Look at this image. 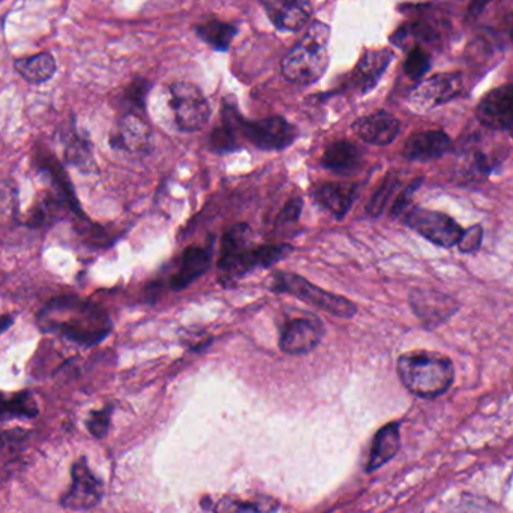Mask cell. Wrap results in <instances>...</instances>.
<instances>
[{
  "label": "cell",
  "mask_w": 513,
  "mask_h": 513,
  "mask_svg": "<svg viewBox=\"0 0 513 513\" xmlns=\"http://www.w3.org/2000/svg\"><path fill=\"white\" fill-rule=\"evenodd\" d=\"M303 201L302 198H291L282 207L281 213L278 216V222L285 224V222H294L299 219L300 213H302Z\"/></svg>",
  "instance_id": "836d02e7"
},
{
  "label": "cell",
  "mask_w": 513,
  "mask_h": 513,
  "mask_svg": "<svg viewBox=\"0 0 513 513\" xmlns=\"http://www.w3.org/2000/svg\"><path fill=\"white\" fill-rule=\"evenodd\" d=\"M198 38L215 50H227L236 35V26L219 20H209L195 27Z\"/></svg>",
  "instance_id": "4316f807"
},
{
  "label": "cell",
  "mask_w": 513,
  "mask_h": 513,
  "mask_svg": "<svg viewBox=\"0 0 513 513\" xmlns=\"http://www.w3.org/2000/svg\"><path fill=\"white\" fill-rule=\"evenodd\" d=\"M209 266V249L197 248V246L185 249L180 258L179 270L171 276V288L176 291L183 290L195 279L200 278L203 273H206Z\"/></svg>",
  "instance_id": "44dd1931"
},
{
  "label": "cell",
  "mask_w": 513,
  "mask_h": 513,
  "mask_svg": "<svg viewBox=\"0 0 513 513\" xmlns=\"http://www.w3.org/2000/svg\"><path fill=\"white\" fill-rule=\"evenodd\" d=\"M356 194V185H344V183H323L315 186L312 192L314 200L321 207L329 210L336 219H342L347 215Z\"/></svg>",
  "instance_id": "d6986e66"
},
{
  "label": "cell",
  "mask_w": 513,
  "mask_h": 513,
  "mask_svg": "<svg viewBox=\"0 0 513 513\" xmlns=\"http://www.w3.org/2000/svg\"><path fill=\"white\" fill-rule=\"evenodd\" d=\"M63 153L66 161L81 171L93 170L92 144L89 138L83 137L71 123L68 131L63 134Z\"/></svg>",
  "instance_id": "d4e9b609"
},
{
  "label": "cell",
  "mask_w": 513,
  "mask_h": 513,
  "mask_svg": "<svg viewBox=\"0 0 513 513\" xmlns=\"http://www.w3.org/2000/svg\"><path fill=\"white\" fill-rule=\"evenodd\" d=\"M255 267H261L260 246L252 245L251 228L246 224L228 228L222 236L218 261L219 282L225 287H231Z\"/></svg>",
  "instance_id": "277c9868"
},
{
  "label": "cell",
  "mask_w": 513,
  "mask_h": 513,
  "mask_svg": "<svg viewBox=\"0 0 513 513\" xmlns=\"http://www.w3.org/2000/svg\"><path fill=\"white\" fill-rule=\"evenodd\" d=\"M12 324H14V317H12V315H3V317H0V335L5 333Z\"/></svg>",
  "instance_id": "e575fe53"
},
{
  "label": "cell",
  "mask_w": 513,
  "mask_h": 513,
  "mask_svg": "<svg viewBox=\"0 0 513 513\" xmlns=\"http://www.w3.org/2000/svg\"><path fill=\"white\" fill-rule=\"evenodd\" d=\"M402 384L419 398L434 399L452 386L455 371L449 357L429 351H413L398 359Z\"/></svg>",
  "instance_id": "7a4b0ae2"
},
{
  "label": "cell",
  "mask_w": 513,
  "mask_h": 513,
  "mask_svg": "<svg viewBox=\"0 0 513 513\" xmlns=\"http://www.w3.org/2000/svg\"><path fill=\"white\" fill-rule=\"evenodd\" d=\"M170 104L177 126L182 131H200L209 120V102L203 92L194 84L183 83V81L171 84Z\"/></svg>",
  "instance_id": "8992f818"
},
{
  "label": "cell",
  "mask_w": 513,
  "mask_h": 513,
  "mask_svg": "<svg viewBox=\"0 0 513 513\" xmlns=\"http://www.w3.org/2000/svg\"><path fill=\"white\" fill-rule=\"evenodd\" d=\"M240 137L261 150H282L297 137V129L284 117L273 116L263 120L237 119Z\"/></svg>",
  "instance_id": "52a82bcc"
},
{
  "label": "cell",
  "mask_w": 513,
  "mask_h": 513,
  "mask_svg": "<svg viewBox=\"0 0 513 513\" xmlns=\"http://www.w3.org/2000/svg\"><path fill=\"white\" fill-rule=\"evenodd\" d=\"M278 507L275 500L261 498L258 501H239L224 497L215 506V513H270Z\"/></svg>",
  "instance_id": "83f0119b"
},
{
  "label": "cell",
  "mask_w": 513,
  "mask_h": 513,
  "mask_svg": "<svg viewBox=\"0 0 513 513\" xmlns=\"http://www.w3.org/2000/svg\"><path fill=\"white\" fill-rule=\"evenodd\" d=\"M150 84L147 83L143 78H137L132 81L128 87H126L125 93H123V99L126 104L131 108H137V110H143L144 104H146L147 92H149Z\"/></svg>",
  "instance_id": "1f68e13d"
},
{
  "label": "cell",
  "mask_w": 513,
  "mask_h": 513,
  "mask_svg": "<svg viewBox=\"0 0 513 513\" xmlns=\"http://www.w3.org/2000/svg\"><path fill=\"white\" fill-rule=\"evenodd\" d=\"M111 411L113 407L107 405L102 410L92 411L87 419L86 426L90 434L96 438H104L107 435L108 428H110Z\"/></svg>",
  "instance_id": "4dcf8cb0"
},
{
  "label": "cell",
  "mask_w": 513,
  "mask_h": 513,
  "mask_svg": "<svg viewBox=\"0 0 513 513\" xmlns=\"http://www.w3.org/2000/svg\"><path fill=\"white\" fill-rule=\"evenodd\" d=\"M267 17L284 32H296L305 27L312 14L309 0H260Z\"/></svg>",
  "instance_id": "5bb4252c"
},
{
  "label": "cell",
  "mask_w": 513,
  "mask_h": 513,
  "mask_svg": "<svg viewBox=\"0 0 513 513\" xmlns=\"http://www.w3.org/2000/svg\"><path fill=\"white\" fill-rule=\"evenodd\" d=\"M429 66H431L429 54L425 53L420 47L411 48L407 60H405V74H407L411 80H420V78L426 74V71H428Z\"/></svg>",
  "instance_id": "f1b7e54d"
},
{
  "label": "cell",
  "mask_w": 513,
  "mask_h": 513,
  "mask_svg": "<svg viewBox=\"0 0 513 513\" xmlns=\"http://www.w3.org/2000/svg\"><path fill=\"white\" fill-rule=\"evenodd\" d=\"M36 164H38L39 171L44 173L45 176L50 180L51 186L56 191V197L71 210L72 213L78 216V218H84L83 210H81L80 203H78L77 195H75L74 188H72L71 179H69L68 173L65 168L62 167L60 162L54 158L51 153H42L36 158Z\"/></svg>",
  "instance_id": "2e32d148"
},
{
  "label": "cell",
  "mask_w": 513,
  "mask_h": 513,
  "mask_svg": "<svg viewBox=\"0 0 513 513\" xmlns=\"http://www.w3.org/2000/svg\"><path fill=\"white\" fill-rule=\"evenodd\" d=\"M452 149L450 138L443 131H423L411 135L404 146V156L410 161H432Z\"/></svg>",
  "instance_id": "e0dca14e"
},
{
  "label": "cell",
  "mask_w": 513,
  "mask_h": 513,
  "mask_svg": "<svg viewBox=\"0 0 513 513\" xmlns=\"http://www.w3.org/2000/svg\"><path fill=\"white\" fill-rule=\"evenodd\" d=\"M462 90L459 74H437L414 87L408 96V104L413 110L428 111L456 98Z\"/></svg>",
  "instance_id": "9c48e42d"
},
{
  "label": "cell",
  "mask_w": 513,
  "mask_h": 513,
  "mask_svg": "<svg viewBox=\"0 0 513 513\" xmlns=\"http://www.w3.org/2000/svg\"><path fill=\"white\" fill-rule=\"evenodd\" d=\"M239 113L233 107L224 108L222 125L216 126L209 137V147L212 152L228 153L240 147V132L237 126Z\"/></svg>",
  "instance_id": "cb8c5ba5"
},
{
  "label": "cell",
  "mask_w": 513,
  "mask_h": 513,
  "mask_svg": "<svg viewBox=\"0 0 513 513\" xmlns=\"http://www.w3.org/2000/svg\"><path fill=\"white\" fill-rule=\"evenodd\" d=\"M362 161V150L347 140L335 141L324 150L321 164L333 173L347 174L356 170Z\"/></svg>",
  "instance_id": "7402d4cb"
},
{
  "label": "cell",
  "mask_w": 513,
  "mask_h": 513,
  "mask_svg": "<svg viewBox=\"0 0 513 513\" xmlns=\"http://www.w3.org/2000/svg\"><path fill=\"white\" fill-rule=\"evenodd\" d=\"M327 42L329 27L320 21L311 24L306 35L282 59L284 77L296 84L315 83L324 74L329 63Z\"/></svg>",
  "instance_id": "3957f363"
},
{
  "label": "cell",
  "mask_w": 513,
  "mask_h": 513,
  "mask_svg": "<svg viewBox=\"0 0 513 513\" xmlns=\"http://www.w3.org/2000/svg\"><path fill=\"white\" fill-rule=\"evenodd\" d=\"M14 68L27 83L42 84L47 83L54 77L57 71V63L53 54L42 51V53L20 57V59L15 60Z\"/></svg>",
  "instance_id": "603a6c76"
},
{
  "label": "cell",
  "mask_w": 513,
  "mask_h": 513,
  "mask_svg": "<svg viewBox=\"0 0 513 513\" xmlns=\"http://www.w3.org/2000/svg\"><path fill=\"white\" fill-rule=\"evenodd\" d=\"M405 224L429 242L443 248H452L461 240L462 228L449 215L437 210L411 209L405 215Z\"/></svg>",
  "instance_id": "ba28073f"
},
{
  "label": "cell",
  "mask_w": 513,
  "mask_h": 513,
  "mask_svg": "<svg viewBox=\"0 0 513 513\" xmlns=\"http://www.w3.org/2000/svg\"><path fill=\"white\" fill-rule=\"evenodd\" d=\"M104 486L90 471L86 459L81 458L72 467V486L62 497V504L72 510H87L95 507L102 498Z\"/></svg>",
  "instance_id": "30bf717a"
},
{
  "label": "cell",
  "mask_w": 513,
  "mask_h": 513,
  "mask_svg": "<svg viewBox=\"0 0 513 513\" xmlns=\"http://www.w3.org/2000/svg\"><path fill=\"white\" fill-rule=\"evenodd\" d=\"M510 38H512V42H513V23H512V27H510Z\"/></svg>",
  "instance_id": "8d00e7d4"
},
{
  "label": "cell",
  "mask_w": 513,
  "mask_h": 513,
  "mask_svg": "<svg viewBox=\"0 0 513 513\" xmlns=\"http://www.w3.org/2000/svg\"><path fill=\"white\" fill-rule=\"evenodd\" d=\"M150 128L146 120L138 113L128 111L120 117L116 129L111 134L110 144L114 149L126 150L129 153H143L150 146Z\"/></svg>",
  "instance_id": "4fadbf2b"
},
{
  "label": "cell",
  "mask_w": 513,
  "mask_h": 513,
  "mask_svg": "<svg viewBox=\"0 0 513 513\" xmlns=\"http://www.w3.org/2000/svg\"><path fill=\"white\" fill-rule=\"evenodd\" d=\"M353 131L360 140L375 146H387L398 137L401 123L386 111H375L353 123Z\"/></svg>",
  "instance_id": "9a60e30c"
},
{
  "label": "cell",
  "mask_w": 513,
  "mask_h": 513,
  "mask_svg": "<svg viewBox=\"0 0 513 513\" xmlns=\"http://www.w3.org/2000/svg\"><path fill=\"white\" fill-rule=\"evenodd\" d=\"M270 288L275 293L290 294V296L309 303L321 311L329 312L335 317L353 318L357 312L356 305L351 300L323 290L296 273L276 272L273 275Z\"/></svg>",
  "instance_id": "5b68a950"
},
{
  "label": "cell",
  "mask_w": 513,
  "mask_h": 513,
  "mask_svg": "<svg viewBox=\"0 0 513 513\" xmlns=\"http://www.w3.org/2000/svg\"><path fill=\"white\" fill-rule=\"evenodd\" d=\"M396 185V177L393 174H389V176L384 179V182L381 183L380 188L377 189L374 195H372L371 200H369L368 206H366V212L371 216L380 215L383 212L384 207H386L387 201H389L390 195L395 191Z\"/></svg>",
  "instance_id": "f546056e"
},
{
  "label": "cell",
  "mask_w": 513,
  "mask_h": 513,
  "mask_svg": "<svg viewBox=\"0 0 513 513\" xmlns=\"http://www.w3.org/2000/svg\"><path fill=\"white\" fill-rule=\"evenodd\" d=\"M401 447V434H399V423H387L375 434L372 441L371 450H369L368 462H366V471L378 470L383 467L390 459L395 458Z\"/></svg>",
  "instance_id": "ffe728a7"
},
{
  "label": "cell",
  "mask_w": 513,
  "mask_h": 513,
  "mask_svg": "<svg viewBox=\"0 0 513 513\" xmlns=\"http://www.w3.org/2000/svg\"><path fill=\"white\" fill-rule=\"evenodd\" d=\"M323 335L324 326L318 318H293L282 327L279 348L287 354L311 353L320 344Z\"/></svg>",
  "instance_id": "8fae6325"
},
{
  "label": "cell",
  "mask_w": 513,
  "mask_h": 513,
  "mask_svg": "<svg viewBox=\"0 0 513 513\" xmlns=\"http://www.w3.org/2000/svg\"><path fill=\"white\" fill-rule=\"evenodd\" d=\"M42 332L57 333L80 345L99 344L111 332L108 315L80 297L62 296L48 302L38 315Z\"/></svg>",
  "instance_id": "6da1fadb"
},
{
  "label": "cell",
  "mask_w": 513,
  "mask_h": 513,
  "mask_svg": "<svg viewBox=\"0 0 513 513\" xmlns=\"http://www.w3.org/2000/svg\"><path fill=\"white\" fill-rule=\"evenodd\" d=\"M489 0H473V5H471V9L473 12H480V9L488 3Z\"/></svg>",
  "instance_id": "d590c367"
},
{
  "label": "cell",
  "mask_w": 513,
  "mask_h": 513,
  "mask_svg": "<svg viewBox=\"0 0 513 513\" xmlns=\"http://www.w3.org/2000/svg\"><path fill=\"white\" fill-rule=\"evenodd\" d=\"M480 242H482V227L473 225L467 231H462L458 246L462 252H474L479 249Z\"/></svg>",
  "instance_id": "d6a6232c"
},
{
  "label": "cell",
  "mask_w": 513,
  "mask_h": 513,
  "mask_svg": "<svg viewBox=\"0 0 513 513\" xmlns=\"http://www.w3.org/2000/svg\"><path fill=\"white\" fill-rule=\"evenodd\" d=\"M392 59L393 53L387 48L368 51L351 74V83L359 89L360 93L369 92L374 89Z\"/></svg>",
  "instance_id": "ac0fdd59"
},
{
  "label": "cell",
  "mask_w": 513,
  "mask_h": 513,
  "mask_svg": "<svg viewBox=\"0 0 513 513\" xmlns=\"http://www.w3.org/2000/svg\"><path fill=\"white\" fill-rule=\"evenodd\" d=\"M476 116L486 128L495 131L513 129V84L486 93L477 105Z\"/></svg>",
  "instance_id": "7c38bea8"
},
{
  "label": "cell",
  "mask_w": 513,
  "mask_h": 513,
  "mask_svg": "<svg viewBox=\"0 0 513 513\" xmlns=\"http://www.w3.org/2000/svg\"><path fill=\"white\" fill-rule=\"evenodd\" d=\"M38 413V404L32 393L18 392L12 396L0 393V420L36 417Z\"/></svg>",
  "instance_id": "484cf974"
}]
</instances>
